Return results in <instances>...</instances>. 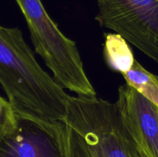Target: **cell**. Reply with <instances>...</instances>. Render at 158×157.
<instances>
[{
    "mask_svg": "<svg viewBox=\"0 0 158 157\" xmlns=\"http://www.w3.org/2000/svg\"><path fill=\"white\" fill-rule=\"evenodd\" d=\"M0 85L13 110L64 122L69 95L39 64L18 28L0 26Z\"/></svg>",
    "mask_w": 158,
    "mask_h": 157,
    "instance_id": "cell-1",
    "label": "cell"
},
{
    "mask_svg": "<svg viewBox=\"0 0 158 157\" xmlns=\"http://www.w3.org/2000/svg\"><path fill=\"white\" fill-rule=\"evenodd\" d=\"M127 128L146 157H158V107L127 83L116 102Z\"/></svg>",
    "mask_w": 158,
    "mask_h": 157,
    "instance_id": "cell-6",
    "label": "cell"
},
{
    "mask_svg": "<svg viewBox=\"0 0 158 157\" xmlns=\"http://www.w3.org/2000/svg\"><path fill=\"white\" fill-rule=\"evenodd\" d=\"M135 157H146L144 155H143V153L141 152V151L140 150V149H139V151L137 152V154H136V156Z\"/></svg>",
    "mask_w": 158,
    "mask_h": 157,
    "instance_id": "cell-11",
    "label": "cell"
},
{
    "mask_svg": "<svg viewBox=\"0 0 158 157\" xmlns=\"http://www.w3.org/2000/svg\"><path fill=\"white\" fill-rule=\"evenodd\" d=\"M126 83L158 107V76L143 67L137 60L127 72L122 74Z\"/></svg>",
    "mask_w": 158,
    "mask_h": 157,
    "instance_id": "cell-8",
    "label": "cell"
},
{
    "mask_svg": "<svg viewBox=\"0 0 158 157\" xmlns=\"http://www.w3.org/2000/svg\"><path fill=\"white\" fill-rule=\"evenodd\" d=\"M63 123L83 138L92 157H135L139 151L116 103L69 95Z\"/></svg>",
    "mask_w": 158,
    "mask_h": 157,
    "instance_id": "cell-3",
    "label": "cell"
},
{
    "mask_svg": "<svg viewBox=\"0 0 158 157\" xmlns=\"http://www.w3.org/2000/svg\"><path fill=\"white\" fill-rule=\"evenodd\" d=\"M26 18L35 52L63 89L78 95L96 96L77 46L60 31L41 0H15Z\"/></svg>",
    "mask_w": 158,
    "mask_h": 157,
    "instance_id": "cell-2",
    "label": "cell"
},
{
    "mask_svg": "<svg viewBox=\"0 0 158 157\" xmlns=\"http://www.w3.org/2000/svg\"><path fill=\"white\" fill-rule=\"evenodd\" d=\"M66 128L13 110L0 129V157H66Z\"/></svg>",
    "mask_w": 158,
    "mask_h": 157,
    "instance_id": "cell-4",
    "label": "cell"
},
{
    "mask_svg": "<svg viewBox=\"0 0 158 157\" xmlns=\"http://www.w3.org/2000/svg\"><path fill=\"white\" fill-rule=\"evenodd\" d=\"M13 112V109L8 100L0 96V129Z\"/></svg>",
    "mask_w": 158,
    "mask_h": 157,
    "instance_id": "cell-10",
    "label": "cell"
},
{
    "mask_svg": "<svg viewBox=\"0 0 158 157\" xmlns=\"http://www.w3.org/2000/svg\"><path fill=\"white\" fill-rule=\"evenodd\" d=\"M96 19L158 63V0H97Z\"/></svg>",
    "mask_w": 158,
    "mask_h": 157,
    "instance_id": "cell-5",
    "label": "cell"
},
{
    "mask_svg": "<svg viewBox=\"0 0 158 157\" xmlns=\"http://www.w3.org/2000/svg\"><path fill=\"white\" fill-rule=\"evenodd\" d=\"M66 127V157H92L83 138L72 128Z\"/></svg>",
    "mask_w": 158,
    "mask_h": 157,
    "instance_id": "cell-9",
    "label": "cell"
},
{
    "mask_svg": "<svg viewBox=\"0 0 158 157\" xmlns=\"http://www.w3.org/2000/svg\"><path fill=\"white\" fill-rule=\"evenodd\" d=\"M104 56L108 66L121 74L127 72L135 60L126 40L116 33L106 35Z\"/></svg>",
    "mask_w": 158,
    "mask_h": 157,
    "instance_id": "cell-7",
    "label": "cell"
}]
</instances>
